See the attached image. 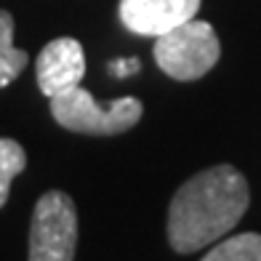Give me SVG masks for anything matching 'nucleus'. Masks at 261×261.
<instances>
[{
  "instance_id": "6",
  "label": "nucleus",
  "mask_w": 261,
  "mask_h": 261,
  "mask_svg": "<svg viewBox=\"0 0 261 261\" xmlns=\"http://www.w3.org/2000/svg\"><path fill=\"white\" fill-rule=\"evenodd\" d=\"M35 72H38V86L45 96H56L69 88L80 86L83 75H86V54L83 45L75 38H56L38 54L35 62Z\"/></svg>"
},
{
  "instance_id": "8",
  "label": "nucleus",
  "mask_w": 261,
  "mask_h": 261,
  "mask_svg": "<svg viewBox=\"0 0 261 261\" xmlns=\"http://www.w3.org/2000/svg\"><path fill=\"white\" fill-rule=\"evenodd\" d=\"M200 261H261V234L243 232L227 237L216 248H211Z\"/></svg>"
},
{
  "instance_id": "4",
  "label": "nucleus",
  "mask_w": 261,
  "mask_h": 261,
  "mask_svg": "<svg viewBox=\"0 0 261 261\" xmlns=\"http://www.w3.org/2000/svg\"><path fill=\"white\" fill-rule=\"evenodd\" d=\"M77 245V208L67 192L40 195L30 224L27 261H72Z\"/></svg>"
},
{
  "instance_id": "7",
  "label": "nucleus",
  "mask_w": 261,
  "mask_h": 261,
  "mask_svg": "<svg viewBox=\"0 0 261 261\" xmlns=\"http://www.w3.org/2000/svg\"><path fill=\"white\" fill-rule=\"evenodd\" d=\"M27 51L14 45V16L8 11H0V88L14 83L27 67Z\"/></svg>"
},
{
  "instance_id": "3",
  "label": "nucleus",
  "mask_w": 261,
  "mask_h": 261,
  "mask_svg": "<svg viewBox=\"0 0 261 261\" xmlns=\"http://www.w3.org/2000/svg\"><path fill=\"white\" fill-rule=\"evenodd\" d=\"M155 62L173 80H200L216 67L221 56L219 35L208 21L189 19L184 24L158 35L155 43Z\"/></svg>"
},
{
  "instance_id": "5",
  "label": "nucleus",
  "mask_w": 261,
  "mask_h": 261,
  "mask_svg": "<svg viewBox=\"0 0 261 261\" xmlns=\"http://www.w3.org/2000/svg\"><path fill=\"white\" fill-rule=\"evenodd\" d=\"M203 0H120V21L136 35L158 38L195 19Z\"/></svg>"
},
{
  "instance_id": "2",
  "label": "nucleus",
  "mask_w": 261,
  "mask_h": 261,
  "mask_svg": "<svg viewBox=\"0 0 261 261\" xmlns=\"http://www.w3.org/2000/svg\"><path fill=\"white\" fill-rule=\"evenodd\" d=\"M141 112H144V104L134 96H123L110 104H101L80 86L51 96L54 120L62 128L72 130V134L117 136V134H125L128 128H134L141 120Z\"/></svg>"
},
{
  "instance_id": "10",
  "label": "nucleus",
  "mask_w": 261,
  "mask_h": 261,
  "mask_svg": "<svg viewBox=\"0 0 261 261\" xmlns=\"http://www.w3.org/2000/svg\"><path fill=\"white\" fill-rule=\"evenodd\" d=\"M141 69V62L136 56H130V59H115V62L110 64V72L115 77H128V75H136Z\"/></svg>"
},
{
  "instance_id": "1",
  "label": "nucleus",
  "mask_w": 261,
  "mask_h": 261,
  "mask_svg": "<svg viewBox=\"0 0 261 261\" xmlns=\"http://www.w3.org/2000/svg\"><path fill=\"white\" fill-rule=\"evenodd\" d=\"M251 192L234 165H213L187 179L168 208V243L176 253H195L221 240L245 216Z\"/></svg>"
},
{
  "instance_id": "9",
  "label": "nucleus",
  "mask_w": 261,
  "mask_h": 261,
  "mask_svg": "<svg viewBox=\"0 0 261 261\" xmlns=\"http://www.w3.org/2000/svg\"><path fill=\"white\" fill-rule=\"evenodd\" d=\"M24 165H27V155L19 141L0 139V208L6 205L11 195V181L24 171Z\"/></svg>"
}]
</instances>
